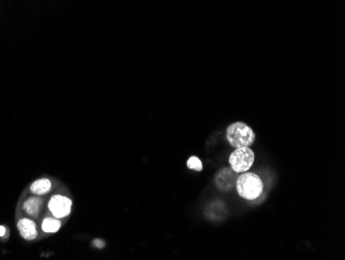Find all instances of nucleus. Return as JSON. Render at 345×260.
<instances>
[{
	"label": "nucleus",
	"instance_id": "nucleus-3",
	"mask_svg": "<svg viewBox=\"0 0 345 260\" xmlns=\"http://www.w3.org/2000/svg\"><path fill=\"white\" fill-rule=\"evenodd\" d=\"M254 152L249 147L236 148L230 155V165L233 170L243 173L249 170L254 162Z\"/></svg>",
	"mask_w": 345,
	"mask_h": 260
},
{
	"label": "nucleus",
	"instance_id": "nucleus-12",
	"mask_svg": "<svg viewBox=\"0 0 345 260\" xmlns=\"http://www.w3.org/2000/svg\"><path fill=\"white\" fill-rule=\"evenodd\" d=\"M6 234V228L4 226H0V236H4Z\"/></svg>",
	"mask_w": 345,
	"mask_h": 260
},
{
	"label": "nucleus",
	"instance_id": "nucleus-9",
	"mask_svg": "<svg viewBox=\"0 0 345 260\" xmlns=\"http://www.w3.org/2000/svg\"><path fill=\"white\" fill-rule=\"evenodd\" d=\"M60 226H61V223L60 221H58L57 219H53V218H47L44 220L43 222V230L45 232L48 233H54L57 232L60 229Z\"/></svg>",
	"mask_w": 345,
	"mask_h": 260
},
{
	"label": "nucleus",
	"instance_id": "nucleus-4",
	"mask_svg": "<svg viewBox=\"0 0 345 260\" xmlns=\"http://www.w3.org/2000/svg\"><path fill=\"white\" fill-rule=\"evenodd\" d=\"M239 174L232 168H222L215 176V185L220 191L229 192L236 187Z\"/></svg>",
	"mask_w": 345,
	"mask_h": 260
},
{
	"label": "nucleus",
	"instance_id": "nucleus-5",
	"mask_svg": "<svg viewBox=\"0 0 345 260\" xmlns=\"http://www.w3.org/2000/svg\"><path fill=\"white\" fill-rule=\"evenodd\" d=\"M50 212L56 218H64L71 214L72 200L61 195H55L49 202Z\"/></svg>",
	"mask_w": 345,
	"mask_h": 260
},
{
	"label": "nucleus",
	"instance_id": "nucleus-7",
	"mask_svg": "<svg viewBox=\"0 0 345 260\" xmlns=\"http://www.w3.org/2000/svg\"><path fill=\"white\" fill-rule=\"evenodd\" d=\"M51 188H52V185L49 179L43 178V179H38V181L34 182L30 186V191L36 195H44V194H47L51 190Z\"/></svg>",
	"mask_w": 345,
	"mask_h": 260
},
{
	"label": "nucleus",
	"instance_id": "nucleus-6",
	"mask_svg": "<svg viewBox=\"0 0 345 260\" xmlns=\"http://www.w3.org/2000/svg\"><path fill=\"white\" fill-rule=\"evenodd\" d=\"M18 229L21 236L27 241H33L37 236L35 223L29 219H22L18 223Z\"/></svg>",
	"mask_w": 345,
	"mask_h": 260
},
{
	"label": "nucleus",
	"instance_id": "nucleus-10",
	"mask_svg": "<svg viewBox=\"0 0 345 260\" xmlns=\"http://www.w3.org/2000/svg\"><path fill=\"white\" fill-rule=\"evenodd\" d=\"M187 166L189 169H192L195 171H201L202 170V164L200 162V160L196 157H191L188 159Z\"/></svg>",
	"mask_w": 345,
	"mask_h": 260
},
{
	"label": "nucleus",
	"instance_id": "nucleus-1",
	"mask_svg": "<svg viewBox=\"0 0 345 260\" xmlns=\"http://www.w3.org/2000/svg\"><path fill=\"white\" fill-rule=\"evenodd\" d=\"M236 188L238 194L246 200H255L257 199L262 191H263V184L260 177L255 173L245 172L239 175Z\"/></svg>",
	"mask_w": 345,
	"mask_h": 260
},
{
	"label": "nucleus",
	"instance_id": "nucleus-2",
	"mask_svg": "<svg viewBox=\"0 0 345 260\" xmlns=\"http://www.w3.org/2000/svg\"><path fill=\"white\" fill-rule=\"evenodd\" d=\"M227 139L229 143L235 147H249L255 140L252 129L244 123H235L227 129Z\"/></svg>",
	"mask_w": 345,
	"mask_h": 260
},
{
	"label": "nucleus",
	"instance_id": "nucleus-8",
	"mask_svg": "<svg viewBox=\"0 0 345 260\" xmlns=\"http://www.w3.org/2000/svg\"><path fill=\"white\" fill-rule=\"evenodd\" d=\"M42 204H43V202H42V200H40V199H38V198H30L24 203V210H25V212L28 215L36 217L38 215L39 207H40V205H42Z\"/></svg>",
	"mask_w": 345,
	"mask_h": 260
},
{
	"label": "nucleus",
	"instance_id": "nucleus-11",
	"mask_svg": "<svg viewBox=\"0 0 345 260\" xmlns=\"http://www.w3.org/2000/svg\"><path fill=\"white\" fill-rule=\"evenodd\" d=\"M93 246L97 248H103L105 246V243L103 241H99V239H95V241L93 242Z\"/></svg>",
	"mask_w": 345,
	"mask_h": 260
}]
</instances>
